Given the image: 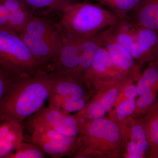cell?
<instances>
[{
	"label": "cell",
	"instance_id": "obj_29",
	"mask_svg": "<svg viewBox=\"0 0 158 158\" xmlns=\"http://www.w3.org/2000/svg\"><path fill=\"white\" fill-rule=\"evenodd\" d=\"M9 13L5 6L0 2V30H9Z\"/></svg>",
	"mask_w": 158,
	"mask_h": 158
},
{
	"label": "cell",
	"instance_id": "obj_32",
	"mask_svg": "<svg viewBox=\"0 0 158 158\" xmlns=\"http://www.w3.org/2000/svg\"><path fill=\"white\" fill-rule=\"evenodd\" d=\"M1 0H0V2H1Z\"/></svg>",
	"mask_w": 158,
	"mask_h": 158
},
{
	"label": "cell",
	"instance_id": "obj_20",
	"mask_svg": "<svg viewBox=\"0 0 158 158\" xmlns=\"http://www.w3.org/2000/svg\"><path fill=\"white\" fill-rule=\"evenodd\" d=\"M110 56L103 46L99 50L92 65L84 77L88 78L93 75L103 74L108 73L113 68Z\"/></svg>",
	"mask_w": 158,
	"mask_h": 158
},
{
	"label": "cell",
	"instance_id": "obj_31",
	"mask_svg": "<svg viewBox=\"0 0 158 158\" xmlns=\"http://www.w3.org/2000/svg\"><path fill=\"white\" fill-rule=\"evenodd\" d=\"M125 94L127 99H134L138 95L137 86L135 85L128 86L126 89Z\"/></svg>",
	"mask_w": 158,
	"mask_h": 158
},
{
	"label": "cell",
	"instance_id": "obj_21",
	"mask_svg": "<svg viewBox=\"0 0 158 158\" xmlns=\"http://www.w3.org/2000/svg\"><path fill=\"white\" fill-rule=\"evenodd\" d=\"M49 106L57 108L65 113L80 112L86 106L84 97H72L49 100Z\"/></svg>",
	"mask_w": 158,
	"mask_h": 158
},
{
	"label": "cell",
	"instance_id": "obj_9",
	"mask_svg": "<svg viewBox=\"0 0 158 158\" xmlns=\"http://www.w3.org/2000/svg\"><path fill=\"white\" fill-rule=\"evenodd\" d=\"M62 47L52 72L57 74H71L80 76L78 74L79 55L76 41L65 36H62Z\"/></svg>",
	"mask_w": 158,
	"mask_h": 158
},
{
	"label": "cell",
	"instance_id": "obj_15",
	"mask_svg": "<svg viewBox=\"0 0 158 158\" xmlns=\"http://www.w3.org/2000/svg\"><path fill=\"white\" fill-rule=\"evenodd\" d=\"M132 25L137 41L146 61L156 59L158 57V32Z\"/></svg>",
	"mask_w": 158,
	"mask_h": 158
},
{
	"label": "cell",
	"instance_id": "obj_7",
	"mask_svg": "<svg viewBox=\"0 0 158 158\" xmlns=\"http://www.w3.org/2000/svg\"><path fill=\"white\" fill-rule=\"evenodd\" d=\"M22 123L0 119V158H8L24 141Z\"/></svg>",
	"mask_w": 158,
	"mask_h": 158
},
{
	"label": "cell",
	"instance_id": "obj_10",
	"mask_svg": "<svg viewBox=\"0 0 158 158\" xmlns=\"http://www.w3.org/2000/svg\"><path fill=\"white\" fill-rule=\"evenodd\" d=\"M54 75V81L48 100L55 99L84 97L85 91L78 81L81 77L71 74Z\"/></svg>",
	"mask_w": 158,
	"mask_h": 158
},
{
	"label": "cell",
	"instance_id": "obj_18",
	"mask_svg": "<svg viewBox=\"0 0 158 158\" xmlns=\"http://www.w3.org/2000/svg\"><path fill=\"white\" fill-rule=\"evenodd\" d=\"M138 95L158 89V57L144 72L137 86Z\"/></svg>",
	"mask_w": 158,
	"mask_h": 158
},
{
	"label": "cell",
	"instance_id": "obj_27",
	"mask_svg": "<svg viewBox=\"0 0 158 158\" xmlns=\"http://www.w3.org/2000/svg\"><path fill=\"white\" fill-rule=\"evenodd\" d=\"M135 106L136 103L134 99H127L122 103L118 106L117 109L118 118L123 119L126 116L131 114L135 110Z\"/></svg>",
	"mask_w": 158,
	"mask_h": 158
},
{
	"label": "cell",
	"instance_id": "obj_8",
	"mask_svg": "<svg viewBox=\"0 0 158 158\" xmlns=\"http://www.w3.org/2000/svg\"><path fill=\"white\" fill-rule=\"evenodd\" d=\"M106 31L135 59L146 61L136 38L132 23L127 20L119 19L117 23Z\"/></svg>",
	"mask_w": 158,
	"mask_h": 158
},
{
	"label": "cell",
	"instance_id": "obj_12",
	"mask_svg": "<svg viewBox=\"0 0 158 158\" xmlns=\"http://www.w3.org/2000/svg\"><path fill=\"white\" fill-rule=\"evenodd\" d=\"M103 46L107 51L114 68L122 71H127L133 67L134 59L120 44L110 35L106 30L99 33Z\"/></svg>",
	"mask_w": 158,
	"mask_h": 158
},
{
	"label": "cell",
	"instance_id": "obj_11",
	"mask_svg": "<svg viewBox=\"0 0 158 158\" xmlns=\"http://www.w3.org/2000/svg\"><path fill=\"white\" fill-rule=\"evenodd\" d=\"M73 39L76 41L78 50V74L84 77L91 67L99 50L102 46L101 38L98 33L90 37Z\"/></svg>",
	"mask_w": 158,
	"mask_h": 158
},
{
	"label": "cell",
	"instance_id": "obj_19",
	"mask_svg": "<svg viewBox=\"0 0 158 158\" xmlns=\"http://www.w3.org/2000/svg\"><path fill=\"white\" fill-rule=\"evenodd\" d=\"M112 10L119 19L127 20L128 15L138 6L140 0H95Z\"/></svg>",
	"mask_w": 158,
	"mask_h": 158
},
{
	"label": "cell",
	"instance_id": "obj_1",
	"mask_svg": "<svg viewBox=\"0 0 158 158\" xmlns=\"http://www.w3.org/2000/svg\"><path fill=\"white\" fill-rule=\"evenodd\" d=\"M53 81L52 73L46 72L20 79L0 106V119L23 123L44 107Z\"/></svg>",
	"mask_w": 158,
	"mask_h": 158
},
{
	"label": "cell",
	"instance_id": "obj_24",
	"mask_svg": "<svg viewBox=\"0 0 158 158\" xmlns=\"http://www.w3.org/2000/svg\"><path fill=\"white\" fill-rule=\"evenodd\" d=\"M28 8L49 9L62 11L70 0H21Z\"/></svg>",
	"mask_w": 158,
	"mask_h": 158
},
{
	"label": "cell",
	"instance_id": "obj_33",
	"mask_svg": "<svg viewBox=\"0 0 158 158\" xmlns=\"http://www.w3.org/2000/svg\"></svg>",
	"mask_w": 158,
	"mask_h": 158
},
{
	"label": "cell",
	"instance_id": "obj_4",
	"mask_svg": "<svg viewBox=\"0 0 158 158\" xmlns=\"http://www.w3.org/2000/svg\"><path fill=\"white\" fill-rule=\"evenodd\" d=\"M81 120L57 108L48 106L41 108L27 119L28 128L34 126L49 128L66 135L77 137L80 132Z\"/></svg>",
	"mask_w": 158,
	"mask_h": 158
},
{
	"label": "cell",
	"instance_id": "obj_28",
	"mask_svg": "<svg viewBox=\"0 0 158 158\" xmlns=\"http://www.w3.org/2000/svg\"><path fill=\"white\" fill-rule=\"evenodd\" d=\"M137 102V106L140 109H145L151 106L155 98V91H150L141 95Z\"/></svg>",
	"mask_w": 158,
	"mask_h": 158
},
{
	"label": "cell",
	"instance_id": "obj_17",
	"mask_svg": "<svg viewBox=\"0 0 158 158\" xmlns=\"http://www.w3.org/2000/svg\"><path fill=\"white\" fill-rule=\"evenodd\" d=\"M118 94V90L116 88L109 90L98 100L93 102L80 111L81 114L79 116L91 119L101 118L113 106Z\"/></svg>",
	"mask_w": 158,
	"mask_h": 158
},
{
	"label": "cell",
	"instance_id": "obj_6",
	"mask_svg": "<svg viewBox=\"0 0 158 158\" xmlns=\"http://www.w3.org/2000/svg\"><path fill=\"white\" fill-rule=\"evenodd\" d=\"M19 35L42 70L52 72L62 47L63 38L58 40L36 37L23 31Z\"/></svg>",
	"mask_w": 158,
	"mask_h": 158
},
{
	"label": "cell",
	"instance_id": "obj_22",
	"mask_svg": "<svg viewBox=\"0 0 158 158\" xmlns=\"http://www.w3.org/2000/svg\"><path fill=\"white\" fill-rule=\"evenodd\" d=\"M20 79L0 65V106Z\"/></svg>",
	"mask_w": 158,
	"mask_h": 158
},
{
	"label": "cell",
	"instance_id": "obj_14",
	"mask_svg": "<svg viewBox=\"0 0 158 158\" xmlns=\"http://www.w3.org/2000/svg\"><path fill=\"white\" fill-rule=\"evenodd\" d=\"M86 136L101 138L110 142H115L119 138V130L113 122L103 118H96L83 126Z\"/></svg>",
	"mask_w": 158,
	"mask_h": 158
},
{
	"label": "cell",
	"instance_id": "obj_25",
	"mask_svg": "<svg viewBox=\"0 0 158 158\" xmlns=\"http://www.w3.org/2000/svg\"><path fill=\"white\" fill-rule=\"evenodd\" d=\"M146 133L153 147L158 148V105L152 110L148 116Z\"/></svg>",
	"mask_w": 158,
	"mask_h": 158
},
{
	"label": "cell",
	"instance_id": "obj_2",
	"mask_svg": "<svg viewBox=\"0 0 158 158\" xmlns=\"http://www.w3.org/2000/svg\"><path fill=\"white\" fill-rule=\"evenodd\" d=\"M62 12L59 27L62 36L74 39L94 36L119 20L112 11L88 3L70 1Z\"/></svg>",
	"mask_w": 158,
	"mask_h": 158
},
{
	"label": "cell",
	"instance_id": "obj_26",
	"mask_svg": "<svg viewBox=\"0 0 158 158\" xmlns=\"http://www.w3.org/2000/svg\"><path fill=\"white\" fill-rule=\"evenodd\" d=\"M132 142L137 144L146 151L149 147L146 132L141 126L138 125L133 127L131 131Z\"/></svg>",
	"mask_w": 158,
	"mask_h": 158
},
{
	"label": "cell",
	"instance_id": "obj_3",
	"mask_svg": "<svg viewBox=\"0 0 158 158\" xmlns=\"http://www.w3.org/2000/svg\"><path fill=\"white\" fill-rule=\"evenodd\" d=\"M0 65L20 78L44 72L19 35L9 30H0Z\"/></svg>",
	"mask_w": 158,
	"mask_h": 158
},
{
	"label": "cell",
	"instance_id": "obj_30",
	"mask_svg": "<svg viewBox=\"0 0 158 158\" xmlns=\"http://www.w3.org/2000/svg\"><path fill=\"white\" fill-rule=\"evenodd\" d=\"M129 154L128 158H140L144 156L145 151L137 144L131 141L127 146Z\"/></svg>",
	"mask_w": 158,
	"mask_h": 158
},
{
	"label": "cell",
	"instance_id": "obj_23",
	"mask_svg": "<svg viewBox=\"0 0 158 158\" xmlns=\"http://www.w3.org/2000/svg\"><path fill=\"white\" fill-rule=\"evenodd\" d=\"M46 155L36 144L23 141L18 148L8 158H44L46 157Z\"/></svg>",
	"mask_w": 158,
	"mask_h": 158
},
{
	"label": "cell",
	"instance_id": "obj_16",
	"mask_svg": "<svg viewBox=\"0 0 158 158\" xmlns=\"http://www.w3.org/2000/svg\"><path fill=\"white\" fill-rule=\"evenodd\" d=\"M22 31L36 37L58 40L62 39L59 26L56 27L48 21L33 15Z\"/></svg>",
	"mask_w": 158,
	"mask_h": 158
},
{
	"label": "cell",
	"instance_id": "obj_5",
	"mask_svg": "<svg viewBox=\"0 0 158 158\" xmlns=\"http://www.w3.org/2000/svg\"><path fill=\"white\" fill-rule=\"evenodd\" d=\"M32 132V142L50 157L66 156L74 147L77 137L63 135L49 128L34 126L28 128Z\"/></svg>",
	"mask_w": 158,
	"mask_h": 158
},
{
	"label": "cell",
	"instance_id": "obj_13",
	"mask_svg": "<svg viewBox=\"0 0 158 158\" xmlns=\"http://www.w3.org/2000/svg\"><path fill=\"white\" fill-rule=\"evenodd\" d=\"M133 11L132 23L158 32V0H140Z\"/></svg>",
	"mask_w": 158,
	"mask_h": 158
}]
</instances>
